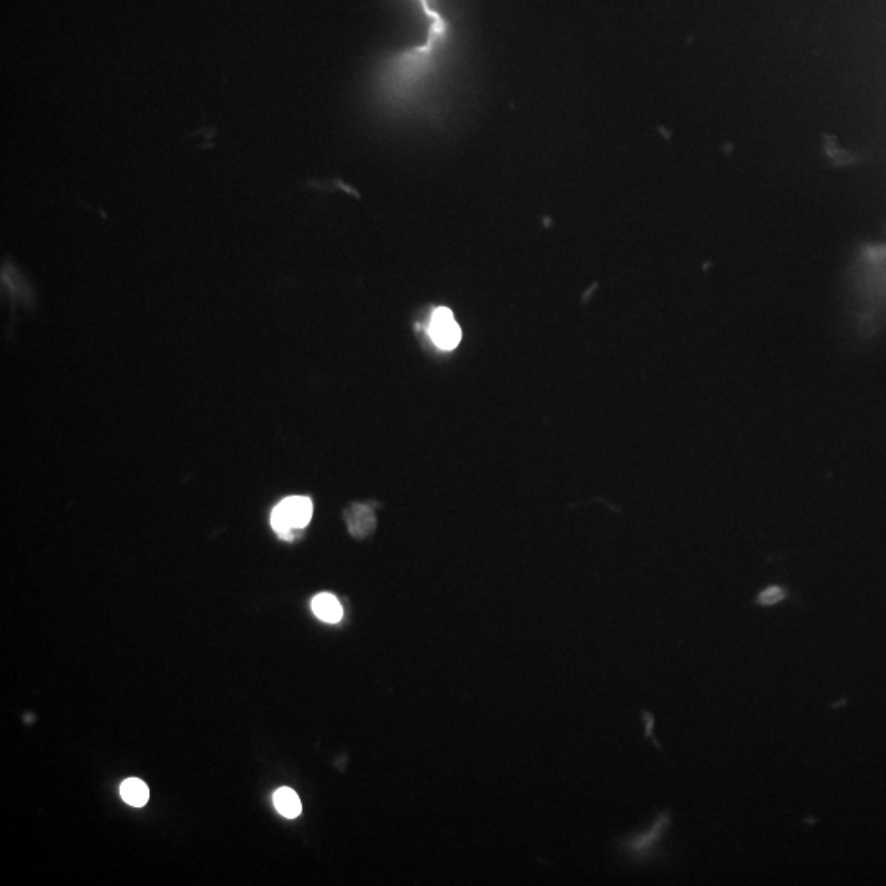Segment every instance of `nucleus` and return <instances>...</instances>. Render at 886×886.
I'll return each instance as SVG.
<instances>
[{
	"label": "nucleus",
	"instance_id": "obj_8",
	"mask_svg": "<svg viewBox=\"0 0 886 886\" xmlns=\"http://www.w3.org/2000/svg\"><path fill=\"white\" fill-rule=\"evenodd\" d=\"M273 801H275V808L278 809V813L283 814L284 818L294 819L301 814V800H299L296 791L291 790V788H279V790H276Z\"/></svg>",
	"mask_w": 886,
	"mask_h": 886
},
{
	"label": "nucleus",
	"instance_id": "obj_1",
	"mask_svg": "<svg viewBox=\"0 0 886 886\" xmlns=\"http://www.w3.org/2000/svg\"><path fill=\"white\" fill-rule=\"evenodd\" d=\"M860 325L865 332L886 322V242L864 245L852 266Z\"/></svg>",
	"mask_w": 886,
	"mask_h": 886
},
{
	"label": "nucleus",
	"instance_id": "obj_7",
	"mask_svg": "<svg viewBox=\"0 0 886 886\" xmlns=\"http://www.w3.org/2000/svg\"><path fill=\"white\" fill-rule=\"evenodd\" d=\"M120 795H122V800L133 806V808H142V806L148 803L150 790H148V786L142 780L128 778L120 786Z\"/></svg>",
	"mask_w": 886,
	"mask_h": 886
},
{
	"label": "nucleus",
	"instance_id": "obj_9",
	"mask_svg": "<svg viewBox=\"0 0 886 886\" xmlns=\"http://www.w3.org/2000/svg\"><path fill=\"white\" fill-rule=\"evenodd\" d=\"M790 598V593L783 586L772 585L767 586L765 590L760 591L755 598V604L760 608H773L777 604L783 603L785 599Z\"/></svg>",
	"mask_w": 886,
	"mask_h": 886
},
{
	"label": "nucleus",
	"instance_id": "obj_3",
	"mask_svg": "<svg viewBox=\"0 0 886 886\" xmlns=\"http://www.w3.org/2000/svg\"><path fill=\"white\" fill-rule=\"evenodd\" d=\"M429 335L437 347L442 350H453L462 340V329L450 309L439 307L430 319Z\"/></svg>",
	"mask_w": 886,
	"mask_h": 886
},
{
	"label": "nucleus",
	"instance_id": "obj_4",
	"mask_svg": "<svg viewBox=\"0 0 886 886\" xmlns=\"http://www.w3.org/2000/svg\"><path fill=\"white\" fill-rule=\"evenodd\" d=\"M670 824H672L670 813L658 814L655 823L650 826L649 831H645L644 834L635 837L634 841L631 842L632 849L637 850V852L654 849V845L662 841L663 836L667 834Z\"/></svg>",
	"mask_w": 886,
	"mask_h": 886
},
{
	"label": "nucleus",
	"instance_id": "obj_6",
	"mask_svg": "<svg viewBox=\"0 0 886 886\" xmlns=\"http://www.w3.org/2000/svg\"><path fill=\"white\" fill-rule=\"evenodd\" d=\"M348 529L355 537H365L375 527V517L368 507L353 506L347 511Z\"/></svg>",
	"mask_w": 886,
	"mask_h": 886
},
{
	"label": "nucleus",
	"instance_id": "obj_5",
	"mask_svg": "<svg viewBox=\"0 0 886 886\" xmlns=\"http://www.w3.org/2000/svg\"><path fill=\"white\" fill-rule=\"evenodd\" d=\"M312 611L320 621L327 624H337L343 616L342 604L334 594L329 593L317 594L316 598L312 599Z\"/></svg>",
	"mask_w": 886,
	"mask_h": 886
},
{
	"label": "nucleus",
	"instance_id": "obj_2",
	"mask_svg": "<svg viewBox=\"0 0 886 886\" xmlns=\"http://www.w3.org/2000/svg\"><path fill=\"white\" fill-rule=\"evenodd\" d=\"M312 519V501L304 496H289L271 512V526L281 539H291L294 530L304 529Z\"/></svg>",
	"mask_w": 886,
	"mask_h": 886
}]
</instances>
